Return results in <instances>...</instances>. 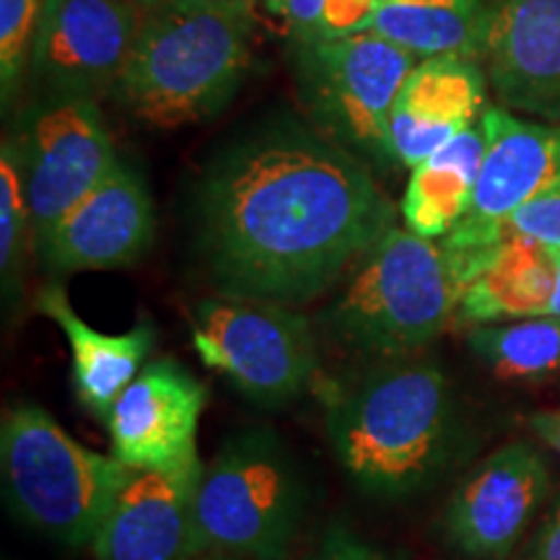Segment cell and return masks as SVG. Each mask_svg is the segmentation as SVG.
Instances as JSON below:
<instances>
[{
  "mask_svg": "<svg viewBox=\"0 0 560 560\" xmlns=\"http://www.w3.org/2000/svg\"><path fill=\"white\" fill-rule=\"evenodd\" d=\"M200 252L219 296L304 306L330 291L395 210L366 166L278 125L223 153L200 185Z\"/></svg>",
  "mask_w": 560,
  "mask_h": 560,
  "instance_id": "cell-1",
  "label": "cell"
},
{
  "mask_svg": "<svg viewBox=\"0 0 560 560\" xmlns=\"http://www.w3.org/2000/svg\"><path fill=\"white\" fill-rule=\"evenodd\" d=\"M327 436L348 478L376 499H408L465 457V412L436 361H376L327 400Z\"/></svg>",
  "mask_w": 560,
  "mask_h": 560,
  "instance_id": "cell-2",
  "label": "cell"
},
{
  "mask_svg": "<svg viewBox=\"0 0 560 560\" xmlns=\"http://www.w3.org/2000/svg\"><path fill=\"white\" fill-rule=\"evenodd\" d=\"M252 5H156L112 94L153 128L202 122L231 102L252 66Z\"/></svg>",
  "mask_w": 560,
  "mask_h": 560,
  "instance_id": "cell-3",
  "label": "cell"
},
{
  "mask_svg": "<svg viewBox=\"0 0 560 560\" xmlns=\"http://www.w3.org/2000/svg\"><path fill=\"white\" fill-rule=\"evenodd\" d=\"M0 470L11 514L66 548L94 545L132 478L115 454L79 444L34 402L3 412Z\"/></svg>",
  "mask_w": 560,
  "mask_h": 560,
  "instance_id": "cell-4",
  "label": "cell"
},
{
  "mask_svg": "<svg viewBox=\"0 0 560 560\" xmlns=\"http://www.w3.org/2000/svg\"><path fill=\"white\" fill-rule=\"evenodd\" d=\"M459 289L436 242L392 226L355 262L325 314L332 340L374 361L429 348L457 314Z\"/></svg>",
  "mask_w": 560,
  "mask_h": 560,
  "instance_id": "cell-5",
  "label": "cell"
},
{
  "mask_svg": "<svg viewBox=\"0 0 560 560\" xmlns=\"http://www.w3.org/2000/svg\"><path fill=\"white\" fill-rule=\"evenodd\" d=\"M304 503V480L278 433H234L202 467L195 490V556L283 560L291 552Z\"/></svg>",
  "mask_w": 560,
  "mask_h": 560,
  "instance_id": "cell-6",
  "label": "cell"
},
{
  "mask_svg": "<svg viewBox=\"0 0 560 560\" xmlns=\"http://www.w3.org/2000/svg\"><path fill=\"white\" fill-rule=\"evenodd\" d=\"M192 348L249 402L283 408L319 376L317 338L296 306L262 299H202L192 312Z\"/></svg>",
  "mask_w": 560,
  "mask_h": 560,
  "instance_id": "cell-7",
  "label": "cell"
},
{
  "mask_svg": "<svg viewBox=\"0 0 560 560\" xmlns=\"http://www.w3.org/2000/svg\"><path fill=\"white\" fill-rule=\"evenodd\" d=\"M416 58L380 34L299 45V86L306 107L340 143L355 145L382 164H395L389 120Z\"/></svg>",
  "mask_w": 560,
  "mask_h": 560,
  "instance_id": "cell-8",
  "label": "cell"
},
{
  "mask_svg": "<svg viewBox=\"0 0 560 560\" xmlns=\"http://www.w3.org/2000/svg\"><path fill=\"white\" fill-rule=\"evenodd\" d=\"M480 125L486 153L470 210L439 240L459 296L506 242L509 215L560 177V125L524 122L503 107H488Z\"/></svg>",
  "mask_w": 560,
  "mask_h": 560,
  "instance_id": "cell-9",
  "label": "cell"
},
{
  "mask_svg": "<svg viewBox=\"0 0 560 560\" xmlns=\"http://www.w3.org/2000/svg\"><path fill=\"white\" fill-rule=\"evenodd\" d=\"M30 200L34 247L62 215L81 202L117 164L115 145L94 100H45L34 104L13 136Z\"/></svg>",
  "mask_w": 560,
  "mask_h": 560,
  "instance_id": "cell-10",
  "label": "cell"
},
{
  "mask_svg": "<svg viewBox=\"0 0 560 560\" xmlns=\"http://www.w3.org/2000/svg\"><path fill=\"white\" fill-rule=\"evenodd\" d=\"M550 495L548 462L529 441H509L478 462L441 514L446 542L470 560H503Z\"/></svg>",
  "mask_w": 560,
  "mask_h": 560,
  "instance_id": "cell-11",
  "label": "cell"
},
{
  "mask_svg": "<svg viewBox=\"0 0 560 560\" xmlns=\"http://www.w3.org/2000/svg\"><path fill=\"white\" fill-rule=\"evenodd\" d=\"M128 0H47L30 73L52 100H94L115 89L138 34Z\"/></svg>",
  "mask_w": 560,
  "mask_h": 560,
  "instance_id": "cell-12",
  "label": "cell"
},
{
  "mask_svg": "<svg viewBox=\"0 0 560 560\" xmlns=\"http://www.w3.org/2000/svg\"><path fill=\"white\" fill-rule=\"evenodd\" d=\"M206 405L208 387L179 361L145 363L107 418L112 454L130 472L200 470L198 429Z\"/></svg>",
  "mask_w": 560,
  "mask_h": 560,
  "instance_id": "cell-13",
  "label": "cell"
},
{
  "mask_svg": "<svg viewBox=\"0 0 560 560\" xmlns=\"http://www.w3.org/2000/svg\"><path fill=\"white\" fill-rule=\"evenodd\" d=\"M153 229V202L143 179L117 161L107 177L55 223L37 252L55 276L115 270L149 252Z\"/></svg>",
  "mask_w": 560,
  "mask_h": 560,
  "instance_id": "cell-14",
  "label": "cell"
},
{
  "mask_svg": "<svg viewBox=\"0 0 560 560\" xmlns=\"http://www.w3.org/2000/svg\"><path fill=\"white\" fill-rule=\"evenodd\" d=\"M486 60L501 102L560 122V0L490 5Z\"/></svg>",
  "mask_w": 560,
  "mask_h": 560,
  "instance_id": "cell-15",
  "label": "cell"
},
{
  "mask_svg": "<svg viewBox=\"0 0 560 560\" xmlns=\"http://www.w3.org/2000/svg\"><path fill=\"white\" fill-rule=\"evenodd\" d=\"M486 109V73L478 60H418L392 109V159L416 170L462 130L478 125Z\"/></svg>",
  "mask_w": 560,
  "mask_h": 560,
  "instance_id": "cell-16",
  "label": "cell"
},
{
  "mask_svg": "<svg viewBox=\"0 0 560 560\" xmlns=\"http://www.w3.org/2000/svg\"><path fill=\"white\" fill-rule=\"evenodd\" d=\"M206 467V465H202ZM202 467L187 475L132 472L96 535V560H187L195 556L192 506Z\"/></svg>",
  "mask_w": 560,
  "mask_h": 560,
  "instance_id": "cell-17",
  "label": "cell"
},
{
  "mask_svg": "<svg viewBox=\"0 0 560 560\" xmlns=\"http://www.w3.org/2000/svg\"><path fill=\"white\" fill-rule=\"evenodd\" d=\"M34 310L60 327L70 348V380L79 402L91 416L107 423L112 408L143 369V361L156 346V327L138 322L122 335H107L86 325L70 306L66 285H42Z\"/></svg>",
  "mask_w": 560,
  "mask_h": 560,
  "instance_id": "cell-18",
  "label": "cell"
},
{
  "mask_svg": "<svg viewBox=\"0 0 560 560\" xmlns=\"http://www.w3.org/2000/svg\"><path fill=\"white\" fill-rule=\"evenodd\" d=\"M560 252L532 242L527 236H509L493 252L457 304L459 327L503 325L552 312L558 291Z\"/></svg>",
  "mask_w": 560,
  "mask_h": 560,
  "instance_id": "cell-19",
  "label": "cell"
},
{
  "mask_svg": "<svg viewBox=\"0 0 560 560\" xmlns=\"http://www.w3.org/2000/svg\"><path fill=\"white\" fill-rule=\"evenodd\" d=\"M490 5L486 0H382L369 32L416 60L486 58Z\"/></svg>",
  "mask_w": 560,
  "mask_h": 560,
  "instance_id": "cell-20",
  "label": "cell"
},
{
  "mask_svg": "<svg viewBox=\"0 0 560 560\" xmlns=\"http://www.w3.org/2000/svg\"><path fill=\"white\" fill-rule=\"evenodd\" d=\"M482 153L486 136L478 122L416 166L400 202L405 229L431 242L444 240L470 210Z\"/></svg>",
  "mask_w": 560,
  "mask_h": 560,
  "instance_id": "cell-21",
  "label": "cell"
},
{
  "mask_svg": "<svg viewBox=\"0 0 560 560\" xmlns=\"http://www.w3.org/2000/svg\"><path fill=\"white\" fill-rule=\"evenodd\" d=\"M467 346L501 382L535 384L560 371V317L545 314L467 330Z\"/></svg>",
  "mask_w": 560,
  "mask_h": 560,
  "instance_id": "cell-22",
  "label": "cell"
},
{
  "mask_svg": "<svg viewBox=\"0 0 560 560\" xmlns=\"http://www.w3.org/2000/svg\"><path fill=\"white\" fill-rule=\"evenodd\" d=\"M30 244H34L32 215L19 149L16 140L5 138L0 149V272L5 293H16L21 260Z\"/></svg>",
  "mask_w": 560,
  "mask_h": 560,
  "instance_id": "cell-23",
  "label": "cell"
},
{
  "mask_svg": "<svg viewBox=\"0 0 560 560\" xmlns=\"http://www.w3.org/2000/svg\"><path fill=\"white\" fill-rule=\"evenodd\" d=\"M47 0H0V91L11 104L30 68L32 42Z\"/></svg>",
  "mask_w": 560,
  "mask_h": 560,
  "instance_id": "cell-24",
  "label": "cell"
},
{
  "mask_svg": "<svg viewBox=\"0 0 560 560\" xmlns=\"http://www.w3.org/2000/svg\"><path fill=\"white\" fill-rule=\"evenodd\" d=\"M509 236H527L560 252V177L509 215L503 223V240Z\"/></svg>",
  "mask_w": 560,
  "mask_h": 560,
  "instance_id": "cell-25",
  "label": "cell"
},
{
  "mask_svg": "<svg viewBox=\"0 0 560 560\" xmlns=\"http://www.w3.org/2000/svg\"><path fill=\"white\" fill-rule=\"evenodd\" d=\"M380 3L382 0H327L314 39H340L369 32Z\"/></svg>",
  "mask_w": 560,
  "mask_h": 560,
  "instance_id": "cell-26",
  "label": "cell"
},
{
  "mask_svg": "<svg viewBox=\"0 0 560 560\" xmlns=\"http://www.w3.org/2000/svg\"><path fill=\"white\" fill-rule=\"evenodd\" d=\"M262 3L272 19L289 32L296 45H306L317 37L322 11L327 0H252V9Z\"/></svg>",
  "mask_w": 560,
  "mask_h": 560,
  "instance_id": "cell-27",
  "label": "cell"
},
{
  "mask_svg": "<svg viewBox=\"0 0 560 560\" xmlns=\"http://www.w3.org/2000/svg\"><path fill=\"white\" fill-rule=\"evenodd\" d=\"M304 560H392L387 552L371 545L369 540L350 532L348 527L335 524L325 532L317 548H314Z\"/></svg>",
  "mask_w": 560,
  "mask_h": 560,
  "instance_id": "cell-28",
  "label": "cell"
},
{
  "mask_svg": "<svg viewBox=\"0 0 560 560\" xmlns=\"http://www.w3.org/2000/svg\"><path fill=\"white\" fill-rule=\"evenodd\" d=\"M529 560H560V501L537 532Z\"/></svg>",
  "mask_w": 560,
  "mask_h": 560,
  "instance_id": "cell-29",
  "label": "cell"
},
{
  "mask_svg": "<svg viewBox=\"0 0 560 560\" xmlns=\"http://www.w3.org/2000/svg\"><path fill=\"white\" fill-rule=\"evenodd\" d=\"M527 423L529 431L540 441H545V444L560 457V408L535 412V416H529Z\"/></svg>",
  "mask_w": 560,
  "mask_h": 560,
  "instance_id": "cell-30",
  "label": "cell"
},
{
  "mask_svg": "<svg viewBox=\"0 0 560 560\" xmlns=\"http://www.w3.org/2000/svg\"><path fill=\"white\" fill-rule=\"evenodd\" d=\"M140 9H156V5H252V0H132Z\"/></svg>",
  "mask_w": 560,
  "mask_h": 560,
  "instance_id": "cell-31",
  "label": "cell"
},
{
  "mask_svg": "<svg viewBox=\"0 0 560 560\" xmlns=\"http://www.w3.org/2000/svg\"><path fill=\"white\" fill-rule=\"evenodd\" d=\"M187 560H236V558H229V556H219V552H200V556H192Z\"/></svg>",
  "mask_w": 560,
  "mask_h": 560,
  "instance_id": "cell-32",
  "label": "cell"
},
{
  "mask_svg": "<svg viewBox=\"0 0 560 560\" xmlns=\"http://www.w3.org/2000/svg\"><path fill=\"white\" fill-rule=\"evenodd\" d=\"M556 317H560V276H558V291H556V301H552V312Z\"/></svg>",
  "mask_w": 560,
  "mask_h": 560,
  "instance_id": "cell-33",
  "label": "cell"
},
{
  "mask_svg": "<svg viewBox=\"0 0 560 560\" xmlns=\"http://www.w3.org/2000/svg\"><path fill=\"white\" fill-rule=\"evenodd\" d=\"M3 560H11V558H3Z\"/></svg>",
  "mask_w": 560,
  "mask_h": 560,
  "instance_id": "cell-34",
  "label": "cell"
}]
</instances>
